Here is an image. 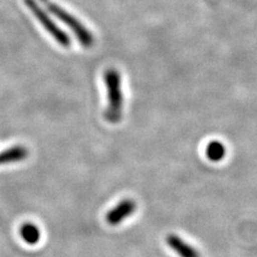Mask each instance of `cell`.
I'll return each instance as SVG.
<instances>
[{"label":"cell","mask_w":257,"mask_h":257,"mask_svg":"<svg viewBox=\"0 0 257 257\" xmlns=\"http://www.w3.org/2000/svg\"><path fill=\"white\" fill-rule=\"evenodd\" d=\"M41 2H43V3H47V0H41Z\"/></svg>","instance_id":"9c48e42d"},{"label":"cell","mask_w":257,"mask_h":257,"mask_svg":"<svg viewBox=\"0 0 257 257\" xmlns=\"http://www.w3.org/2000/svg\"><path fill=\"white\" fill-rule=\"evenodd\" d=\"M27 154L28 151L21 146H16L8 150H5L4 152L0 154V165L24 160L27 157Z\"/></svg>","instance_id":"8992f818"},{"label":"cell","mask_w":257,"mask_h":257,"mask_svg":"<svg viewBox=\"0 0 257 257\" xmlns=\"http://www.w3.org/2000/svg\"><path fill=\"white\" fill-rule=\"evenodd\" d=\"M46 7L50 12H52L56 18H58L62 23L66 24L68 27L72 29V31L74 32L77 39L79 40V42L82 43L83 46L85 47H90L93 44V37L89 32L87 28L84 27V25L80 23L77 19H75L73 15L69 14L68 12L64 11L62 8L58 7L55 4L51 3H46Z\"/></svg>","instance_id":"7a4b0ae2"},{"label":"cell","mask_w":257,"mask_h":257,"mask_svg":"<svg viewBox=\"0 0 257 257\" xmlns=\"http://www.w3.org/2000/svg\"><path fill=\"white\" fill-rule=\"evenodd\" d=\"M104 79L107 88L108 106L105 111V118L110 123H118L122 118L123 94L121 88V76L115 69H108Z\"/></svg>","instance_id":"6da1fadb"},{"label":"cell","mask_w":257,"mask_h":257,"mask_svg":"<svg viewBox=\"0 0 257 257\" xmlns=\"http://www.w3.org/2000/svg\"><path fill=\"white\" fill-rule=\"evenodd\" d=\"M136 205L131 199H124L120 202L114 209L108 211L106 215V221L110 225H119L123 220L132 215L135 211Z\"/></svg>","instance_id":"277c9868"},{"label":"cell","mask_w":257,"mask_h":257,"mask_svg":"<svg viewBox=\"0 0 257 257\" xmlns=\"http://www.w3.org/2000/svg\"><path fill=\"white\" fill-rule=\"evenodd\" d=\"M25 5L27 6L28 9L34 14L37 20L41 23V25L48 31L56 41H57L61 46L69 47L71 44L70 37L64 32L62 29H60L54 21L48 16L41 7L38 5L36 0H25Z\"/></svg>","instance_id":"3957f363"},{"label":"cell","mask_w":257,"mask_h":257,"mask_svg":"<svg viewBox=\"0 0 257 257\" xmlns=\"http://www.w3.org/2000/svg\"><path fill=\"white\" fill-rule=\"evenodd\" d=\"M21 236L28 244H37L41 238L40 229L32 223H25L21 227Z\"/></svg>","instance_id":"52a82bcc"},{"label":"cell","mask_w":257,"mask_h":257,"mask_svg":"<svg viewBox=\"0 0 257 257\" xmlns=\"http://www.w3.org/2000/svg\"><path fill=\"white\" fill-rule=\"evenodd\" d=\"M166 242L174 252L179 255V257H200L198 251L177 235H168Z\"/></svg>","instance_id":"5b68a950"},{"label":"cell","mask_w":257,"mask_h":257,"mask_svg":"<svg viewBox=\"0 0 257 257\" xmlns=\"http://www.w3.org/2000/svg\"><path fill=\"white\" fill-rule=\"evenodd\" d=\"M226 155V148L219 141H213L208 144L206 149L207 158L212 162H220Z\"/></svg>","instance_id":"ba28073f"}]
</instances>
